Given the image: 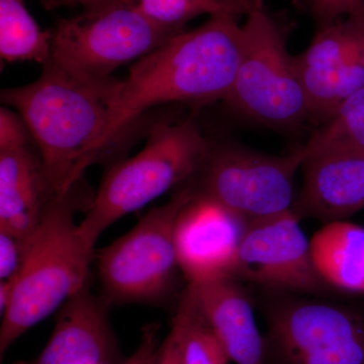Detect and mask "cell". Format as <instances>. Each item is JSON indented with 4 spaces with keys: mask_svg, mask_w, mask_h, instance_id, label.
<instances>
[{
    "mask_svg": "<svg viewBox=\"0 0 364 364\" xmlns=\"http://www.w3.org/2000/svg\"><path fill=\"white\" fill-rule=\"evenodd\" d=\"M363 52L364 11L321 26L296 59L299 68L333 71Z\"/></svg>",
    "mask_w": 364,
    "mask_h": 364,
    "instance_id": "17",
    "label": "cell"
},
{
    "mask_svg": "<svg viewBox=\"0 0 364 364\" xmlns=\"http://www.w3.org/2000/svg\"><path fill=\"white\" fill-rule=\"evenodd\" d=\"M246 222L207 198L195 196L179 213L177 260L188 284L234 277Z\"/></svg>",
    "mask_w": 364,
    "mask_h": 364,
    "instance_id": "11",
    "label": "cell"
},
{
    "mask_svg": "<svg viewBox=\"0 0 364 364\" xmlns=\"http://www.w3.org/2000/svg\"><path fill=\"white\" fill-rule=\"evenodd\" d=\"M303 163L299 147L277 156L234 144L212 145L189 183L196 196L219 203L247 224L293 208L294 176Z\"/></svg>",
    "mask_w": 364,
    "mask_h": 364,
    "instance_id": "8",
    "label": "cell"
},
{
    "mask_svg": "<svg viewBox=\"0 0 364 364\" xmlns=\"http://www.w3.org/2000/svg\"><path fill=\"white\" fill-rule=\"evenodd\" d=\"M293 210L299 219L344 221L364 208V152H329L305 159Z\"/></svg>",
    "mask_w": 364,
    "mask_h": 364,
    "instance_id": "13",
    "label": "cell"
},
{
    "mask_svg": "<svg viewBox=\"0 0 364 364\" xmlns=\"http://www.w3.org/2000/svg\"><path fill=\"white\" fill-rule=\"evenodd\" d=\"M314 265L327 286L364 294V227L327 223L310 240Z\"/></svg>",
    "mask_w": 364,
    "mask_h": 364,
    "instance_id": "16",
    "label": "cell"
},
{
    "mask_svg": "<svg viewBox=\"0 0 364 364\" xmlns=\"http://www.w3.org/2000/svg\"><path fill=\"white\" fill-rule=\"evenodd\" d=\"M159 324H150L143 329L140 344L124 364H155L159 349Z\"/></svg>",
    "mask_w": 364,
    "mask_h": 364,
    "instance_id": "25",
    "label": "cell"
},
{
    "mask_svg": "<svg viewBox=\"0 0 364 364\" xmlns=\"http://www.w3.org/2000/svg\"><path fill=\"white\" fill-rule=\"evenodd\" d=\"M210 143L193 117L160 121L150 129L138 154L112 163L93 196L79 231L92 247L105 230L168 193L193 181Z\"/></svg>",
    "mask_w": 364,
    "mask_h": 364,
    "instance_id": "4",
    "label": "cell"
},
{
    "mask_svg": "<svg viewBox=\"0 0 364 364\" xmlns=\"http://www.w3.org/2000/svg\"><path fill=\"white\" fill-rule=\"evenodd\" d=\"M246 14L240 62L225 102L263 126L296 128L310 119V111L296 56L259 0Z\"/></svg>",
    "mask_w": 364,
    "mask_h": 364,
    "instance_id": "5",
    "label": "cell"
},
{
    "mask_svg": "<svg viewBox=\"0 0 364 364\" xmlns=\"http://www.w3.org/2000/svg\"><path fill=\"white\" fill-rule=\"evenodd\" d=\"M171 330L176 334L183 364H228L224 345L198 311L188 287L182 293Z\"/></svg>",
    "mask_w": 364,
    "mask_h": 364,
    "instance_id": "21",
    "label": "cell"
},
{
    "mask_svg": "<svg viewBox=\"0 0 364 364\" xmlns=\"http://www.w3.org/2000/svg\"><path fill=\"white\" fill-rule=\"evenodd\" d=\"M267 318V348L282 364H364V314L350 306L287 299Z\"/></svg>",
    "mask_w": 364,
    "mask_h": 364,
    "instance_id": "9",
    "label": "cell"
},
{
    "mask_svg": "<svg viewBox=\"0 0 364 364\" xmlns=\"http://www.w3.org/2000/svg\"><path fill=\"white\" fill-rule=\"evenodd\" d=\"M318 26L364 11V0H306Z\"/></svg>",
    "mask_w": 364,
    "mask_h": 364,
    "instance_id": "23",
    "label": "cell"
},
{
    "mask_svg": "<svg viewBox=\"0 0 364 364\" xmlns=\"http://www.w3.org/2000/svg\"><path fill=\"white\" fill-rule=\"evenodd\" d=\"M195 196L191 184H186L95 252L100 286L112 305H159L169 298L181 272L174 240L176 220Z\"/></svg>",
    "mask_w": 364,
    "mask_h": 364,
    "instance_id": "6",
    "label": "cell"
},
{
    "mask_svg": "<svg viewBox=\"0 0 364 364\" xmlns=\"http://www.w3.org/2000/svg\"><path fill=\"white\" fill-rule=\"evenodd\" d=\"M112 304L91 291L90 282L60 309L49 341L37 358L16 364H111L117 346Z\"/></svg>",
    "mask_w": 364,
    "mask_h": 364,
    "instance_id": "12",
    "label": "cell"
},
{
    "mask_svg": "<svg viewBox=\"0 0 364 364\" xmlns=\"http://www.w3.org/2000/svg\"><path fill=\"white\" fill-rule=\"evenodd\" d=\"M299 69L310 119H317L320 124L364 87V52L333 71Z\"/></svg>",
    "mask_w": 364,
    "mask_h": 364,
    "instance_id": "19",
    "label": "cell"
},
{
    "mask_svg": "<svg viewBox=\"0 0 364 364\" xmlns=\"http://www.w3.org/2000/svg\"><path fill=\"white\" fill-rule=\"evenodd\" d=\"M51 33L46 64L73 77L105 80L178 33L157 25L123 0H109L60 21Z\"/></svg>",
    "mask_w": 364,
    "mask_h": 364,
    "instance_id": "7",
    "label": "cell"
},
{
    "mask_svg": "<svg viewBox=\"0 0 364 364\" xmlns=\"http://www.w3.org/2000/svg\"><path fill=\"white\" fill-rule=\"evenodd\" d=\"M293 208L247 223L235 279L279 291L322 293L327 287L314 265L310 241Z\"/></svg>",
    "mask_w": 364,
    "mask_h": 364,
    "instance_id": "10",
    "label": "cell"
},
{
    "mask_svg": "<svg viewBox=\"0 0 364 364\" xmlns=\"http://www.w3.org/2000/svg\"><path fill=\"white\" fill-rule=\"evenodd\" d=\"M299 149L304 161L323 153L364 152V87L321 123Z\"/></svg>",
    "mask_w": 364,
    "mask_h": 364,
    "instance_id": "20",
    "label": "cell"
},
{
    "mask_svg": "<svg viewBox=\"0 0 364 364\" xmlns=\"http://www.w3.org/2000/svg\"><path fill=\"white\" fill-rule=\"evenodd\" d=\"M239 14L222 11L203 25L176 33L133 63L112 97L104 146L109 159L122 136L145 112L161 105H207L226 100L240 62Z\"/></svg>",
    "mask_w": 364,
    "mask_h": 364,
    "instance_id": "1",
    "label": "cell"
},
{
    "mask_svg": "<svg viewBox=\"0 0 364 364\" xmlns=\"http://www.w3.org/2000/svg\"><path fill=\"white\" fill-rule=\"evenodd\" d=\"M55 195L31 143L0 149V230L28 243Z\"/></svg>",
    "mask_w": 364,
    "mask_h": 364,
    "instance_id": "15",
    "label": "cell"
},
{
    "mask_svg": "<svg viewBox=\"0 0 364 364\" xmlns=\"http://www.w3.org/2000/svg\"><path fill=\"white\" fill-rule=\"evenodd\" d=\"M146 18L172 32H182L188 21L202 14L233 11L247 14L257 0H123Z\"/></svg>",
    "mask_w": 364,
    "mask_h": 364,
    "instance_id": "22",
    "label": "cell"
},
{
    "mask_svg": "<svg viewBox=\"0 0 364 364\" xmlns=\"http://www.w3.org/2000/svg\"><path fill=\"white\" fill-rule=\"evenodd\" d=\"M26 244L0 230V280L16 279L25 260Z\"/></svg>",
    "mask_w": 364,
    "mask_h": 364,
    "instance_id": "24",
    "label": "cell"
},
{
    "mask_svg": "<svg viewBox=\"0 0 364 364\" xmlns=\"http://www.w3.org/2000/svg\"><path fill=\"white\" fill-rule=\"evenodd\" d=\"M37 80L1 90L2 104L25 122L56 193L85 178L88 167L109 159L104 146L119 79L73 77L45 64Z\"/></svg>",
    "mask_w": 364,
    "mask_h": 364,
    "instance_id": "2",
    "label": "cell"
},
{
    "mask_svg": "<svg viewBox=\"0 0 364 364\" xmlns=\"http://www.w3.org/2000/svg\"><path fill=\"white\" fill-rule=\"evenodd\" d=\"M155 364H183L176 334L170 330L168 336L160 344Z\"/></svg>",
    "mask_w": 364,
    "mask_h": 364,
    "instance_id": "26",
    "label": "cell"
},
{
    "mask_svg": "<svg viewBox=\"0 0 364 364\" xmlns=\"http://www.w3.org/2000/svg\"><path fill=\"white\" fill-rule=\"evenodd\" d=\"M198 311L236 364H267L261 336L247 294L235 277L188 284Z\"/></svg>",
    "mask_w": 364,
    "mask_h": 364,
    "instance_id": "14",
    "label": "cell"
},
{
    "mask_svg": "<svg viewBox=\"0 0 364 364\" xmlns=\"http://www.w3.org/2000/svg\"><path fill=\"white\" fill-rule=\"evenodd\" d=\"M95 193L81 179L53 196L37 231L26 244L23 267L1 316L0 356L28 330L60 310L88 282L95 247L79 231L76 215Z\"/></svg>",
    "mask_w": 364,
    "mask_h": 364,
    "instance_id": "3",
    "label": "cell"
},
{
    "mask_svg": "<svg viewBox=\"0 0 364 364\" xmlns=\"http://www.w3.org/2000/svg\"><path fill=\"white\" fill-rule=\"evenodd\" d=\"M69 1L77 2V4H82L85 9H92V7L102 6L105 2H109V0H69Z\"/></svg>",
    "mask_w": 364,
    "mask_h": 364,
    "instance_id": "27",
    "label": "cell"
},
{
    "mask_svg": "<svg viewBox=\"0 0 364 364\" xmlns=\"http://www.w3.org/2000/svg\"><path fill=\"white\" fill-rule=\"evenodd\" d=\"M51 32L33 20L23 0H0V56L7 62L47 63L51 54Z\"/></svg>",
    "mask_w": 364,
    "mask_h": 364,
    "instance_id": "18",
    "label": "cell"
}]
</instances>
